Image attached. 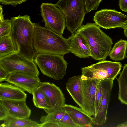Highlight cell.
<instances>
[{"label":"cell","instance_id":"cell-18","mask_svg":"<svg viewBox=\"0 0 127 127\" xmlns=\"http://www.w3.org/2000/svg\"><path fill=\"white\" fill-rule=\"evenodd\" d=\"M82 81L81 75L75 76L69 78L66 85L67 91L80 107L83 103Z\"/></svg>","mask_w":127,"mask_h":127},{"label":"cell","instance_id":"cell-33","mask_svg":"<svg viewBox=\"0 0 127 127\" xmlns=\"http://www.w3.org/2000/svg\"><path fill=\"white\" fill-rule=\"evenodd\" d=\"M120 9L125 12H127V0H119Z\"/></svg>","mask_w":127,"mask_h":127},{"label":"cell","instance_id":"cell-9","mask_svg":"<svg viewBox=\"0 0 127 127\" xmlns=\"http://www.w3.org/2000/svg\"><path fill=\"white\" fill-rule=\"evenodd\" d=\"M93 20L100 28L123 29L127 24V16L114 10L104 9L96 12Z\"/></svg>","mask_w":127,"mask_h":127},{"label":"cell","instance_id":"cell-25","mask_svg":"<svg viewBox=\"0 0 127 127\" xmlns=\"http://www.w3.org/2000/svg\"><path fill=\"white\" fill-rule=\"evenodd\" d=\"M0 38L10 36L12 30V24L9 19L0 21Z\"/></svg>","mask_w":127,"mask_h":127},{"label":"cell","instance_id":"cell-2","mask_svg":"<svg viewBox=\"0 0 127 127\" xmlns=\"http://www.w3.org/2000/svg\"><path fill=\"white\" fill-rule=\"evenodd\" d=\"M33 47L36 53L64 55L70 52L67 39L35 23Z\"/></svg>","mask_w":127,"mask_h":127},{"label":"cell","instance_id":"cell-21","mask_svg":"<svg viewBox=\"0 0 127 127\" xmlns=\"http://www.w3.org/2000/svg\"><path fill=\"white\" fill-rule=\"evenodd\" d=\"M127 41L121 39L116 42L109 54L110 58L115 61L122 60L126 57Z\"/></svg>","mask_w":127,"mask_h":127},{"label":"cell","instance_id":"cell-30","mask_svg":"<svg viewBox=\"0 0 127 127\" xmlns=\"http://www.w3.org/2000/svg\"><path fill=\"white\" fill-rule=\"evenodd\" d=\"M8 116L7 110L0 101V120H5Z\"/></svg>","mask_w":127,"mask_h":127},{"label":"cell","instance_id":"cell-35","mask_svg":"<svg viewBox=\"0 0 127 127\" xmlns=\"http://www.w3.org/2000/svg\"><path fill=\"white\" fill-rule=\"evenodd\" d=\"M117 127H127V121L125 122L119 124L116 126Z\"/></svg>","mask_w":127,"mask_h":127},{"label":"cell","instance_id":"cell-28","mask_svg":"<svg viewBox=\"0 0 127 127\" xmlns=\"http://www.w3.org/2000/svg\"><path fill=\"white\" fill-rule=\"evenodd\" d=\"M102 0H84L87 13L95 10L98 7Z\"/></svg>","mask_w":127,"mask_h":127},{"label":"cell","instance_id":"cell-7","mask_svg":"<svg viewBox=\"0 0 127 127\" xmlns=\"http://www.w3.org/2000/svg\"><path fill=\"white\" fill-rule=\"evenodd\" d=\"M0 66L10 74L15 72L38 76L39 72L33 60L24 57L16 52L0 58Z\"/></svg>","mask_w":127,"mask_h":127},{"label":"cell","instance_id":"cell-20","mask_svg":"<svg viewBox=\"0 0 127 127\" xmlns=\"http://www.w3.org/2000/svg\"><path fill=\"white\" fill-rule=\"evenodd\" d=\"M40 124L28 119H17L9 115L0 127H40Z\"/></svg>","mask_w":127,"mask_h":127},{"label":"cell","instance_id":"cell-3","mask_svg":"<svg viewBox=\"0 0 127 127\" xmlns=\"http://www.w3.org/2000/svg\"><path fill=\"white\" fill-rule=\"evenodd\" d=\"M75 32L86 40L92 59L96 60H106L113 44L112 40L99 26L95 23H88L82 25Z\"/></svg>","mask_w":127,"mask_h":127},{"label":"cell","instance_id":"cell-11","mask_svg":"<svg viewBox=\"0 0 127 127\" xmlns=\"http://www.w3.org/2000/svg\"><path fill=\"white\" fill-rule=\"evenodd\" d=\"M114 80L108 79L100 81L102 89V98L98 112L93 117L95 124L97 125H102L106 122Z\"/></svg>","mask_w":127,"mask_h":127},{"label":"cell","instance_id":"cell-16","mask_svg":"<svg viewBox=\"0 0 127 127\" xmlns=\"http://www.w3.org/2000/svg\"><path fill=\"white\" fill-rule=\"evenodd\" d=\"M63 108L78 127H92L95 124L94 118L81 108L67 104Z\"/></svg>","mask_w":127,"mask_h":127},{"label":"cell","instance_id":"cell-10","mask_svg":"<svg viewBox=\"0 0 127 127\" xmlns=\"http://www.w3.org/2000/svg\"><path fill=\"white\" fill-rule=\"evenodd\" d=\"M45 95L48 101L49 109L47 114L53 113L62 109L65 98L60 88L53 83L41 82L38 87Z\"/></svg>","mask_w":127,"mask_h":127},{"label":"cell","instance_id":"cell-29","mask_svg":"<svg viewBox=\"0 0 127 127\" xmlns=\"http://www.w3.org/2000/svg\"><path fill=\"white\" fill-rule=\"evenodd\" d=\"M28 0H0L1 4L5 5H10L14 7Z\"/></svg>","mask_w":127,"mask_h":127},{"label":"cell","instance_id":"cell-27","mask_svg":"<svg viewBox=\"0 0 127 127\" xmlns=\"http://www.w3.org/2000/svg\"><path fill=\"white\" fill-rule=\"evenodd\" d=\"M59 127H78L69 115L65 112L58 123Z\"/></svg>","mask_w":127,"mask_h":127},{"label":"cell","instance_id":"cell-13","mask_svg":"<svg viewBox=\"0 0 127 127\" xmlns=\"http://www.w3.org/2000/svg\"><path fill=\"white\" fill-rule=\"evenodd\" d=\"M5 81L19 87L30 94H32L40 82L38 76L21 72L10 74Z\"/></svg>","mask_w":127,"mask_h":127},{"label":"cell","instance_id":"cell-14","mask_svg":"<svg viewBox=\"0 0 127 127\" xmlns=\"http://www.w3.org/2000/svg\"><path fill=\"white\" fill-rule=\"evenodd\" d=\"M0 101L9 116L17 119H28L30 117L31 110L27 105L26 100L4 99Z\"/></svg>","mask_w":127,"mask_h":127},{"label":"cell","instance_id":"cell-19","mask_svg":"<svg viewBox=\"0 0 127 127\" xmlns=\"http://www.w3.org/2000/svg\"><path fill=\"white\" fill-rule=\"evenodd\" d=\"M117 80L119 87L118 99L122 103L127 105V64L124 66Z\"/></svg>","mask_w":127,"mask_h":127},{"label":"cell","instance_id":"cell-32","mask_svg":"<svg viewBox=\"0 0 127 127\" xmlns=\"http://www.w3.org/2000/svg\"><path fill=\"white\" fill-rule=\"evenodd\" d=\"M40 127H59L58 124L50 122H47L40 124Z\"/></svg>","mask_w":127,"mask_h":127},{"label":"cell","instance_id":"cell-31","mask_svg":"<svg viewBox=\"0 0 127 127\" xmlns=\"http://www.w3.org/2000/svg\"><path fill=\"white\" fill-rule=\"evenodd\" d=\"M10 74L2 67L0 66V83L5 81Z\"/></svg>","mask_w":127,"mask_h":127},{"label":"cell","instance_id":"cell-22","mask_svg":"<svg viewBox=\"0 0 127 127\" xmlns=\"http://www.w3.org/2000/svg\"><path fill=\"white\" fill-rule=\"evenodd\" d=\"M32 94L33 101L36 107L43 109L45 112L49 109V106L47 98L38 87L33 91Z\"/></svg>","mask_w":127,"mask_h":127},{"label":"cell","instance_id":"cell-8","mask_svg":"<svg viewBox=\"0 0 127 127\" xmlns=\"http://www.w3.org/2000/svg\"><path fill=\"white\" fill-rule=\"evenodd\" d=\"M40 9L45 27L62 35L66 27L65 18L62 11L55 4L51 3H42Z\"/></svg>","mask_w":127,"mask_h":127},{"label":"cell","instance_id":"cell-5","mask_svg":"<svg viewBox=\"0 0 127 127\" xmlns=\"http://www.w3.org/2000/svg\"><path fill=\"white\" fill-rule=\"evenodd\" d=\"M55 5L65 15L68 30L74 34L82 25L87 13L84 0H59Z\"/></svg>","mask_w":127,"mask_h":127},{"label":"cell","instance_id":"cell-17","mask_svg":"<svg viewBox=\"0 0 127 127\" xmlns=\"http://www.w3.org/2000/svg\"><path fill=\"white\" fill-rule=\"evenodd\" d=\"M27 94L19 87L9 82L0 84V100H26Z\"/></svg>","mask_w":127,"mask_h":127},{"label":"cell","instance_id":"cell-23","mask_svg":"<svg viewBox=\"0 0 127 127\" xmlns=\"http://www.w3.org/2000/svg\"><path fill=\"white\" fill-rule=\"evenodd\" d=\"M15 52V46L10 36L0 38V58Z\"/></svg>","mask_w":127,"mask_h":127},{"label":"cell","instance_id":"cell-34","mask_svg":"<svg viewBox=\"0 0 127 127\" xmlns=\"http://www.w3.org/2000/svg\"><path fill=\"white\" fill-rule=\"evenodd\" d=\"M3 10L2 6L0 5V21L3 20L4 19V15L3 14Z\"/></svg>","mask_w":127,"mask_h":127},{"label":"cell","instance_id":"cell-6","mask_svg":"<svg viewBox=\"0 0 127 127\" xmlns=\"http://www.w3.org/2000/svg\"><path fill=\"white\" fill-rule=\"evenodd\" d=\"M122 65L120 62L103 60L81 68L82 80L106 79L114 80L120 73Z\"/></svg>","mask_w":127,"mask_h":127},{"label":"cell","instance_id":"cell-24","mask_svg":"<svg viewBox=\"0 0 127 127\" xmlns=\"http://www.w3.org/2000/svg\"><path fill=\"white\" fill-rule=\"evenodd\" d=\"M65 112V111L63 108L53 113L47 114L44 116L42 115L40 119V121L41 123L50 122L58 124L59 123L62 119Z\"/></svg>","mask_w":127,"mask_h":127},{"label":"cell","instance_id":"cell-26","mask_svg":"<svg viewBox=\"0 0 127 127\" xmlns=\"http://www.w3.org/2000/svg\"><path fill=\"white\" fill-rule=\"evenodd\" d=\"M102 95V87L101 83L99 81L97 87L95 95V116H94L96 115L98 110L101 100Z\"/></svg>","mask_w":127,"mask_h":127},{"label":"cell","instance_id":"cell-36","mask_svg":"<svg viewBox=\"0 0 127 127\" xmlns=\"http://www.w3.org/2000/svg\"><path fill=\"white\" fill-rule=\"evenodd\" d=\"M124 34L127 38V24L123 29Z\"/></svg>","mask_w":127,"mask_h":127},{"label":"cell","instance_id":"cell-4","mask_svg":"<svg viewBox=\"0 0 127 127\" xmlns=\"http://www.w3.org/2000/svg\"><path fill=\"white\" fill-rule=\"evenodd\" d=\"M64 56L37 53L33 60L44 75L58 80L65 75L68 64Z\"/></svg>","mask_w":127,"mask_h":127},{"label":"cell","instance_id":"cell-15","mask_svg":"<svg viewBox=\"0 0 127 127\" xmlns=\"http://www.w3.org/2000/svg\"><path fill=\"white\" fill-rule=\"evenodd\" d=\"M67 39L70 52L80 58H86L91 57L88 44L81 35L75 32Z\"/></svg>","mask_w":127,"mask_h":127},{"label":"cell","instance_id":"cell-1","mask_svg":"<svg viewBox=\"0 0 127 127\" xmlns=\"http://www.w3.org/2000/svg\"><path fill=\"white\" fill-rule=\"evenodd\" d=\"M12 30L10 35L15 52L30 60H33L36 53L33 47L35 23L28 15L11 18Z\"/></svg>","mask_w":127,"mask_h":127},{"label":"cell","instance_id":"cell-12","mask_svg":"<svg viewBox=\"0 0 127 127\" xmlns=\"http://www.w3.org/2000/svg\"><path fill=\"white\" fill-rule=\"evenodd\" d=\"M99 81L96 80L82 81L83 103L80 108L91 116H95V96L97 87Z\"/></svg>","mask_w":127,"mask_h":127}]
</instances>
